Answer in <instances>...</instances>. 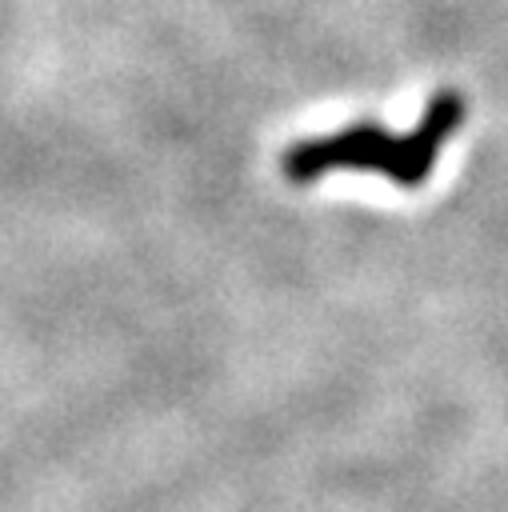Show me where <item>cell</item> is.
Segmentation results:
<instances>
[{"label":"cell","mask_w":508,"mask_h":512,"mask_svg":"<svg viewBox=\"0 0 508 512\" xmlns=\"http://www.w3.org/2000/svg\"><path fill=\"white\" fill-rule=\"evenodd\" d=\"M460 112H464V104L456 100V92H444L440 100H432L424 124L412 128L408 136H392L388 128L360 124L352 132H336V136L308 140V144L292 148L284 168L292 180H312L328 168H372L400 184H420L432 168L436 148L452 136Z\"/></svg>","instance_id":"obj_1"}]
</instances>
